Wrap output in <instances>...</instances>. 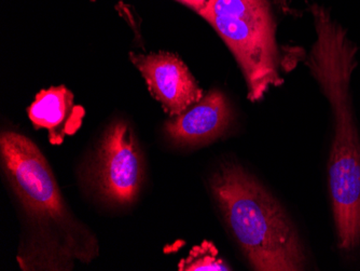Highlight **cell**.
I'll return each instance as SVG.
<instances>
[{"label": "cell", "instance_id": "277c9868", "mask_svg": "<svg viewBox=\"0 0 360 271\" xmlns=\"http://www.w3.org/2000/svg\"><path fill=\"white\" fill-rule=\"evenodd\" d=\"M0 158L14 194L34 222L68 230L72 222L56 177L37 145L25 135L4 131Z\"/></svg>", "mask_w": 360, "mask_h": 271}, {"label": "cell", "instance_id": "8fae6325", "mask_svg": "<svg viewBox=\"0 0 360 271\" xmlns=\"http://www.w3.org/2000/svg\"><path fill=\"white\" fill-rule=\"evenodd\" d=\"M177 1H179V0H177Z\"/></svg>", "mask_w": 360, "mask_h": 271}, {"label": "cell", "instance_id": "8992f818", "mask_svg": "<svg viewBox=\"0 0 360 271\" xmlns=\"http://www.w3.org/2000/svg\"><path fill=\"white\" fill-rule=\"evenodd\" d=\"M129 58L165 113L176 117L203 98L204 91L179 56L169 52L131 53Z\"/></svg>", "mask_w": 360, "mask_h": 271}, {"label": "cell", "instance_id": "6da1fadb", "mask_svg": "<svg viewBox=\"0 0 360 271\" xmlns=\"http://www.w3.org/2000/svg\"><path fill=\"white\" fill-rule=\"evenodd\" d=\"M309 12L316 37L304 64L328 102L333 125L327 185L335 248L352 258L360 251V127L352 93L358 46L323 6L313 4Z\"/></svg>", "mask_w": 360, "mask_h": 271}, {"label": "cell", "instance_id": "7a4b0ae2", "mask_svg": "<svg viewBox=\"0 0 360 271\" xmlns=\"http://www.w3.org/2000/svg\"><path fill=\"white\" fill-rule=\"evenodd\" d=\"M210 187L250 267L257 271H298L307 267L298 229L280 201L240 165L224 163Z\"/></svg>", "mask_w": 360, "mask_h": 271}, {"label": "cell", "instance_id": "9c48e42d", "mask_svg": "<svg viewBox=\"0 0 360 271\" xmlns=\"http://www.w3.org/2000/svg\"><path fill=\"white\" fill-rule=\"evenodd\" d=\"M179 271H228L232 270L224 260L218 258V250L212 242L203 241L190 251L188 258L180 260Z\"/></svg>", "mask_w": 360, "mask_h": 271}, {"label": "cell", "instance_id": "3957f363", "mask_svg": "<svg viewBox=\"0 0 360 271\" xmlns=\"http://www.w3.org/2000/svg\"><path fill=\"white\" fill-rule=\"evenodd\" d=\"M276 6V0H208L200 12L236 58L252 102L280 87L283 70L297 61L277 42Z\"/></svg>", "mask_w": 360, "mask_h": 271}, {"label": "cell", "instance_id": "5b68a950", "mask_svg": "<svg viewBox=\"0 0 360 271\" xmlns=\"http://www.w3.org/2000/svg\"><path fill=\"white\" fill-rule=\"evenodd\" d=\"M143 155L129 123L117 121L107 129L97 149L91 177L104 199L127 206L139 197L143 182Z\"/></svg>", "mask_w": 360, "mask_h": 271}, {"label": "cell", "instance_id": "52a82bcc", "mask_svg": "<svg viewBox=\"0 0 360 271\" xmlns=\"http://www.w3.org/2000/svg\"><path fill=\"white\" fill-rule=\"evenodd\" d=\"M233 111L224 93L208 91L203 98L165 125V133L179 146L198 147L220 139L231 125Z\"/></svg>", "mask_w": 360, "mask_h": 271}, {"label": "cell", "instance_id": "ba28073f", "mask_svg": "<svg viewBox=\"0 0 360 271\" xmlns=\"http://www.w3.org/2000/svg\"><path fill=\"white\" fill-rule=\"evenodd\" d=\"M74 94L66 87L41 90L27 113L35 129H46L50 144L60 145L65 137L76 134L84 122L86 111L75 104Z\"/></svg>", "mask_w": 360, "mask_h": 271}, {"label": "cell", "instance_id": "30bf717a", "mask_svg": "<svg viewBox=\"0 0 360 271\" xmlns=\"http://www.w3.org/2000/svg\"><path fill=\"white\" fill-rule=\"evenodd\" d=\"M179 3L185 4L186 6L191 8L194 11L200 13L207 5L208 0H179Z\"/></svg>", "mask_w": 360, "mask_h": 271}]
</instances>
